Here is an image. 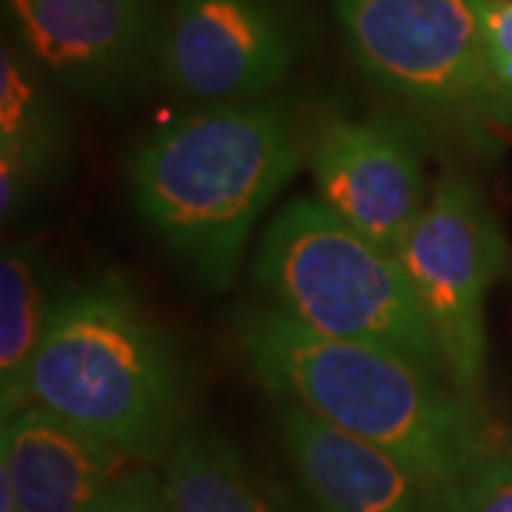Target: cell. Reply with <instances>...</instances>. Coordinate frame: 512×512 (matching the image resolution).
<instances>
[{"mask_svg": "<svg viewBox=\"0 0 512 512\" xmlns=\"http://www.w3.org/2000/svg\"><path fill=\"white\" fill-rule=\"evenodd\" d=\"M57 117L20 52H0V211L15 217L57 163Z\"/></svg>", "mask_w": 512, "mask_h": 512, "instance_id": "4fadbf2b", "label": "cell"}, {"mask_svg": "<svg viewBox=\"0 0 512 512\" xmlns=\"http://www.w3.org/2000/svg\"><path fill=\"white\" fill-rule=\"evenodd\" d=\"M239 348L274 399L376 444L444 495L501 444L478 399L396 350L330 339L276 308H251Z\"/></svg>", "mask_w": 512, "mask_h": 512, "instance_id": "6da1fadb", "label": "cell"}, {"mask_svg": "<svg viewBox=\"0 0 512 512\" xmlns=\"http://www.w3.org/2000/svg\"><path fill=\"white\" fill-rule=\"evenodd\" d=\"M305 160L319 200L393 254L433 191L416 134L387 114H319L305 137Z\"/></svg>", "mask_w": 512, "mask_h": 512, "instance_id": "9c48e42d", "label": "cell"}, {"mask_svg": "<svg viewBox=\"0 0 512 512\" xmlns=\"http://www.w3.org/2000/svg\"><path fill=\"white\" fill-rule=\"evenodd\" d=\"M396 256L439 342L450 382L478 399L487 367L484 308L507 259L504 234L481 191L464 174H441Z\"/></svg>", "mask_w": 512, "mask_h": 512, "instance_id": "8992f818", "label": "cell"}, {"mask_svg": "<svg viewBox=\"0 0 512 512\" xmlns=\"http://www.w3.org/2000/svg\"><path fill=\"white\" fill-rule=\"evenodd\" d=\"M146 461L29 404L3 419L0 470L12 478L20 512H120Z\"/></svg>", "mask_w": 512, "mask_h": 512, "instance_id": "30bf717a", "label": "cell"}, {"mask_svg": "<svg viewBox=\"0 0 512 512\" xmlns=\"http://www.w3.org/2000/svg\"><path fill=\"white\" fill-rule=\"evenodd\" d=\"M254 282L271 308L302 328L396 350L447 376L399 256L356 231L319 197L288 202L271 220L256 251Z\"/></svg>", "mask_w": 512, "mask_h": 512, "instance_id": "277c9868", "label": "cell"}, {"mask_svg": "<svg viewBox=\"0 0 512 512\" xmlns=\"http://www.w3.org/2000/svg\"><path fill=\"white\" fill-rule=\"evenodd\" d=\"M29 404L151 464L183 427L180 356L126 279L97 276L55 296Z\"/></svg>", "mask_w": 512, "mask_h": 512, "instance_id": "3957f363", "label": "cell"}, {"mask_svg": "<svg viewBox=\"0 0 512 512\" xmlns=\"http://www.w3.org/2000/svg\"><path fill=\"white\" fill-rule=\"evenodd\" d=\"M126 512H174L163 490V478L151 473L148 467H140V473L128 487Z\"/></svg>", "mask_w": 512, "mask_h": 512, "instance_id": "e0dca14e", "label": "cell"}, {"mask_svg": "<svg viewBox=\"0 0 512 512\" xmlns=\"http://www.w3.org/2000/svg\"><path fill=\"white\" fill-rule=\"evenodd\" d=\"M359 69L436 117L512 123L495 83L478 0H330Z\"/></svg>", "mask_w": 512, "mask_h": 512, "instance_id": "5b68a950", "label": "cell"}, {"mask_svg": "<svg viewBox=\"0 0 512 512\" xmlns=\"http://www.w3.org/2000/svg\"><path fill=\"white\" fill-rule=\"evenodd\" d=\"M279 433L322 512H441V495L399 458L299 404L276 399Z\"/></svg>", "mask_w": 512, "mask_h": 512, "instance_id": "8fae6325", "label": "cell"}, {"mask_svg": "<svg viewBox=\"0 0 512 512\" xmlns=\"http://www.w3.org/2000/svg\"><path fill=\"white\" fill-rule=\"evenodd\" d=\"M3 18L32 66L97 103L123 100L160 66L157 0H3Z\"/></svg>", "mask_w": 512, "mask_h": 512, "instance_id": "ba28073f", "label": "cell"}, {"mask_svg": "<svg viewBox=\"0 0 512 512\" xmlns=\"http://www.w3.org/2000/svg\"><path fill=\"white\" fill-rule=\"evenodd\" d=\"M120 512H126V510H120Z\"/></svg>", "mask_w": 512, "mask_h": 512, "instance_id": "ac0fdd59", "label": "cell"}, {"mask_svg": "<svg viewBox=\"0 0 512 512\" xmlns=\"http://www.w3.org/2000/svg\"><path fill=\"white\" fill-rule=\"evenodd\" d=\"M495 83L512 109V0H478Z\"/></svg>", "mask_w": 512, "mask_h": 512, "instance_id": "2e32d148", "label": "cell"}, {"mask_svg": "<svg viewBox=\"0 0 512 512\" xmlns=\"http://www.w3.org/2000/svg\"><path fill=\"white\" fill-rule=\"evenodd\" d=\"M43 265L26 242L0 256V404L3 419L29 407V376L52 316Z\"/></svg>", "mask_w": 512, "mask_h": 512, "instance_id": "5bb4252c", "label": "cell"}, {"mask_svg": "<svg viewBox=\"0 0 512 512\" xmlns=\"http://www.w3.org/2000/svg\"><path fill=\"white\" fill-rule=\"evenodd\" d=\"M441 512H512V450L498 447L441 495Z\"/></svg>", "mask_w": 512, "mask_h": 512, "instance_id": "9a60e30c", "label": "cell"}, {"mask_svg": "<svg viewBox=\"0 0 512 512\" xmlns=\"http://www.w3.org/2000/svg\"><path fill=\"white\" fill-rule=\"evenodd\" d=\"M157 464L174 512H302L231 441L197 424H183Z\"/></svg>", "mask_w": 512, "mask_h": 512, "instance_id": "7c38bea8", "label": "cell"}, {"mask_svg": "<svg viewBox=\"0 0 512 512\" xmlns=\"http://www.w3.org/2000/svg\"><path fill=\"white\" fill-rule=\"evenodd\" d=\"M308 43L296 0H177L160 40V77L202 106L262 100Z\"/></svg>", "mask_w": 512, "mask_h": 512, "instance_id": "52a82bcc", "label": "cell"}, {"mask_svg": "<svg viewBox=\"0 0 512 512\" xmlns=\"http://www.w3.org/2000/svg\"><path fill=\"white\" fill-rule=\"evenodd\" d=\"M305 160L279 100L185 111L140 140L128 185L148 228L211 291L234 285L248 239Z\"/></svg>", "mask_w": 512, "mask_h": 512, "instance_id": "7a4b0ae2", "label": "cell"}]
</instances>
